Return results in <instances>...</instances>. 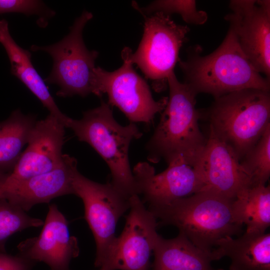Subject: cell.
<instances>
[{"instance_id": "cell-1", "label": "cell", "mask_w": 270, "mask_h": 270, "mask_svg": "<svg viewBox=\"0 0 270 270\" xmlns=\"http://www.w3.org/2000/svg\"><path fill=\"white\" fill-rule=\"evenodd\" d=\"M200 46L189 50L178 64L188 84L197 94L206 93L214 98L238 90L254 88L270 92V80L264 77L242 51L232 28L212 52L201 55Z\"/></svg>"}, {"instance_id": "cell-2", "label": "cell", "mask_w": 270, "mask_h": 270, "mask_svg": "<svg viewBox=\"0 0 270 270\" xmlns=\"http://www.w3.org/2000/svg\"><path fill=\"white\" fill-rule=\"evenodd\" d=\"M233 200L208 190L170 203L149 206L159 224L176 226L195 246L212 252L226 237L242 234V226L233 218Z\"/></svg>"}, {"instance_id": "cell-3", "label": "cell", "mask_w": 270, "mask_h": 270, "mask_svg": "<svg viewBox=\"0 0 270 270\" xmlns=\"http://www.w3.org/2000/svg\"><path fill=\"white\" fill-rule=\"evenodd\" d=\"M66 128L102 156L110 170V182L116 188L128 197L138 195L128 159L132 141L142 136L134 123L120 125L114 119L108 104L102 101L100 106L84 112L81 119L69 118Z\"/></svg>"}, {"instance_id": "cell-4", "label": "cell", "mask_w": 270, "mask_h": 270, "mask_svg": "<svg viewBox=\"0 0 270 270\" xmlns=\"http://www.w3.org/2000/svg\"><path fill=\"white\" fill-rule=\"evenodd\" d=\"M170 95L160 122L146 146L149 162L164 159L168 164L179 155L202 154L206 142L198 121L201 112L196 107L197 94L178 80L174 72L168 78Z\"/></svg>"}, {"instance_id": "cell-5", "label": "cell", "mask_w": 270, "mask_h": 270, "mask_svg": "<svg viewBox=\"0 0 270 270\" xmlns=\"http://www.w3.org/2000/svg\"><path fill=\"white\" fill-rule=\"evenodd\" d=\"M205 114L210 129L240 160L270 125V94L244 89L214 98Z\"/></svg>"}, {"instance_id": "cell-6", "label": "cell", "mask_w": 270, "mask_h": 270, "mask_svg": "<svg viewBox=\"0 0 270 270\" xmlns=\"http://www.w3.org/2000/svg\"><path fill=\"white\" fill-rule=\"evenodd\" d=\"M93 17L84 10L70 28L69 33L61 40L46 46H32V51H43L52 58L53 65L45 83L58 85L56 96L85 97L96 92L95 62L98 52L86 47L82 37L84 28Z\"/></svg>"}, {"instance_id": "cell-7", "label": "cell", "mask_w": 270, "mask_h": 270, "mask_svg": "<svg viewBox=\"0 0 270 270\" xmlns=\"http://www.w3.org/2000/svg\"><path fill=\"white\" fill-rule=\"evenodd\" d=\"M143 16L142 37L135 52L130 51L129 59L151 81L154 90L160 92L168 86V76L180 60V50L190 29L161 12Z\"/></svg>"}, {"instance_id": "cell-8", "label": "cell", "mask_w": 270, "mask_h": 270, "mask_svg": "<svg viewBox=\"0 0 270 270\" xmlns=\"http://www.w3.org/2000/svg\"><path fill=\"white\" fill-rule=\"evenodd\" d=\"M130 50L128 47L122 50L123 64L113 72L96 68L95 95L101 97L107 94L108 104L118 108L130 122L150 125L156 114L164 110L168 98L154 99L148 84L133 68L129 59Z\"/></svg>"}, {"instance_id": "cell-9", "label": "cell", "mask_w": 270, "mask_h": 270, "mask_svg": "<svg viewBox=\"0 0 270 270\" xmlns=\"http://www.w3.org/2000/svg\"><path fill=\"white\" fill-rule=\"evenodd\" d=\"M74 194L80 198L84 207V218L96 244L94 265L99 267L114 242L118 222L130 208V198L110 182L100 184L82 175L78 170L73 180Z\"/></svg>"}, {"instance_id": "cell-10", "label": "cell", "mask_w": 270, "mask_h": 270, "mask_svg": "<svg viewBox=\"0 0 270 270\" xmlns=\"http://www.w3.org/2000/svg\"><path fill=\"white\" fill-rule=\"evenodd\" d=\"M202 154L178 156L168 164L166 170L158 174L148 163L138 162L132 171L138 196L142 194L148 206H156L202 190L205 180Z\"/></svg>"}, {"instance_id": "cell-11", "label": "cell", "mask_w": 270, "mask_h": 270, "mask_svg": "<svg viewBox=\"0 0 270 270\" xmlns=\"http://www.w3.org/2000/svg\"><path fill=\"white\" fill-rule=\"evenodd\" d=\"M129 210L123 230L116 237L99 270H149L150 257L159 235L158 224L138 195L130 198Z\"/></svg>"}, {"instance_id": "cell-12", "label": "cell", "mask_w": 270, "mask_h": 270, "mask_svg": "<svg viewBox=\"0 0 270 270\" xmlns=\"http://www.w3.org/2000/svg\"><path fill=\"white\" fill-rule=\"evenodd\" d=\"M224 19L250 63L270 78V1L232 0Z\"/></svg>"}, {"instance_id": "cell-13", "label": "cell", "mask_w": 270, "mask_h": 270, "mask_svg": "<svg viewBox=\"0 0 270 270\" xmlns=\"http://www.w3.org/2000/svg\"><path fill=\"white\" fill-rule=\"evenodd\" d=\"M64 122L52 114L36 121L26 149L11 172L0 174V179L18 180L50 172L62 164Z\"/></svg>"}, {"instance_id": "cell-14", "label": "cell", "mask_w": 270, "mask_h": 270, "mask_svg": "<svg viewBox=\"0 0 270 270\" xmlns=\"http://www.w3.org/2000/svg\"><path fill=\"white\" fill-rule=\"evenodd\" d=\"M77 170L76 160L64 154L62 164L48 173L18 180L0 179V199L26 212L36 204L74 194L73 180Z\"/></svg>"}, {"instance_id": "cell-15", "label": "cell", "mask_w": 270, "mask_h": 270, "mask_svg": "<svg viewBox=\"0 0 270 270\" xmlns=\"http://www.w3.org/2000/svg\"><path fill=\"white\" fill-rule=\"evenodd\" d=\"M18 248L34 262H44L50 270H70V260L80 252L76 238L70 236L67 220L55 204L49 206L40 235L22 241Z\"/></svg>"}, {"instance_id": "cell-16", "label": "cell", "mask_w": 270, "mask_h": 270, "mask_svg": "<svg viewBox=\"0 0 270 270\" xmlns=\"http://www.w3.org/2000/svg\"><path fill=\"white\" fill-rule=\"evenodd\" d=\"M201 160L205 180L203 190L234 200L250 186V178L236 152L210 129Z\"/></svg>"}, {"instance_id": "cell-17", "label": "cell", "mask_w": 270, "mask_h": 270, "mask_svg": "<svg viewBox=\"0 0 270 270\" xmlns=\"http://www.w3.org/2000/svg\"><path fill=\"white\" fill-rule=\"evenodd\" d=\"M0 43L8 57L11 74L28 88L50 114L62 122L66 126L69 117L60 110L44 80L35 69L30 52L20 46L12 37L8 22L4 19L0 20Z\"/></svg>"}, {"instance_id": "cell-18", "label": "cell", "mask_w": 270, "mask_h": 270, "mask_svg": "<svg viewBox=\"0 0 270 270\" xmlns=\"http://www.w3.org/2000/svg\"><path fill=\"white\" fill-rule=\"evenodd\" d=\"M218 260L228 256L230 270H270V234L245 232L223 238L214 250Z\"/></svg>"}, {"instance_id": "cell-19", "label": "cell", "mask_w": 270, "mask_h": 270, "mask_svg": "<svg viewBox=\"0 0 270 270\" xmlns=\"http://www.w3.org/2000/svg\"><path fill=\"white\" fill-rule=\"evenodd\" d=\"M153 252V270H224L211 266L217 260L214 250L203 251L180 232L171 239L158 235Z\"/></svg>"}, {"instance_id": "cell-20", "label": "cell", "mask_w": 270, "mask_h": 270, "mask_svg": "<svg viewBox=\"0 0 270 270\" xmlns=\"http://www.w3.org/2000/svg\"><path fill=\"white\" fill-rule=\"evenodd\" d=\"M236 222L246 226L247 232H265L270 226V187L250 186L240 192L232 204Z\"/></svg>"}, {"instance_id": "cell-21", "label": "cell", "mask_w": 270, "mask_h": 270, "mask_svg": "<svg viewBox=\"0 0 270 270\" xmlns=\"http://www.w3.org/2000/svg\"><path fill=\"white\" fill-rule=\"evenodd\" d=\"M36 122L33 114H25L20 110L13 111L0 122V174L12 170L28 142Z\"/></svg>"}, {"instance_id": "cell-22", "label": "cell", "mask_w": 270, "mask_h": 270, "mask_svg": "<svg viewBox=\"0 0 270 270\" xmlns=\"http://www.w3.org/2000/svg\"><path fill=\"white\" fill-rule=\"evenodd\" d=\"M240 163L250 178V186L266 185L270 176V125Z\"/></svg>"}, {"instance_id": "cell-23", "label": "cell", "mask_w": 270, "mask_h": 270, "mask_svg": "<svg viewBox=\"0 0 270 270\" xmlns=\"http://www.w3.org/2000/svg\"><path fill=\"white\" fill-rule=\"evenodd\" d=\"M132 4L142 16H148L157 12L168 15L178 14L186 22L196 25L203 24L208 20L207 13L197 8L195 0H155L144 8L140 7L136 2Z\"/></svg>"}, {"instance_id": "cell-24", "label": "cell", "mask_w": 270, "mask_h": 270, "mask_svg": "<svg viewBox=\"0 0 270 270\" xmlns=\"http://www.w3.org/2000/svg\"><path fill=\"white\" fill-rule=\"evenodd\" d=\"M43 224L40 219L31 217L6 200L0 199V252H6V242L13 234Z\"/></svg>"}, {"instance_id": "cell-25", "label": "cell", "mask_w": 270, "mask_h": 270, "mask_svg": "<svg viewBox=\"0 0 270 270\" xmlns=\"http://www.w3.org/2000/svg\"><path fill=\"white\" fill-rule=\"evenodd\" d=\"M10 12L38 15L41 19L39 26L42 27L46 26L48 20L55 14L54 11L48 8L40 0H0V14Z\"/></svg>"}, {"instance_id": "cell-26", "label": "cell", "mask_w": 270, "mask_h": 270, "mask_svg": "<svg viewBox=\"0 0 270 270\" xmlns=\"http://www.w3.org/2000/svg\"><path fill=\"white\" fill-rule=\"evenodd\" d=\"M34 263L20 253L12 256L0 252V270H31Z\"/></svg>"}]
</instances>
